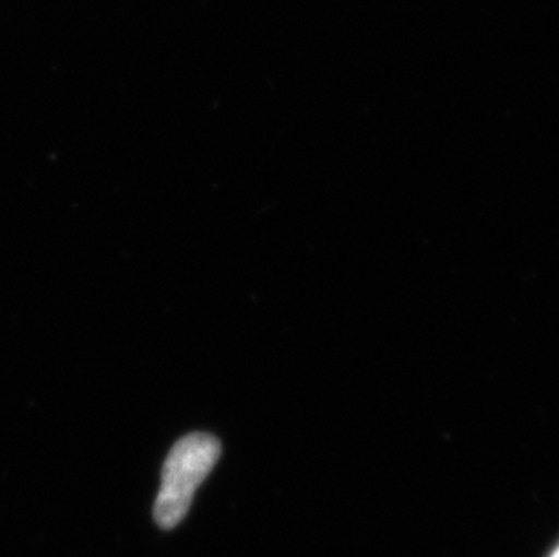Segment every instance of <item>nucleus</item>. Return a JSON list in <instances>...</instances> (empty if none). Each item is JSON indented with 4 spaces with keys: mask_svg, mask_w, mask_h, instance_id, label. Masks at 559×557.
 Here are the masks:
<instances>
[{
    "mask_svg": "<svg viewBox=\"0 0 559 557\" xmlns=\"http://www.w3.org/2000/svg\"><path fill=\"white\" fill-rule=\"evenodd\" d=\"M222 454V443L206 432H192L180 438L170 449L162 471L154 520L162 529L169 531L180 525L189 512L195 490L211 474Z\"/></svg>",
    "mask_w": 559,
    "mask_h": 557,
    "instance_id": "nucleus-1",
    "label": "nucleus"
},
{
    "mask_svg": "<svg viewBox=\"0 0 559 557\" xmlns=\"http://www.w3.org/2000/svg\"><path fill=\"white\" fill-rule=\"evenodd\" d=\"M550 557H559V547L556 548L555 553H552V556Z\"/></svg>",
    "mask_w": 559,
    "mask_h": 557,
    "instance_id": "nucleus-2",
    "label": "nucleus"
}]
</instances>
